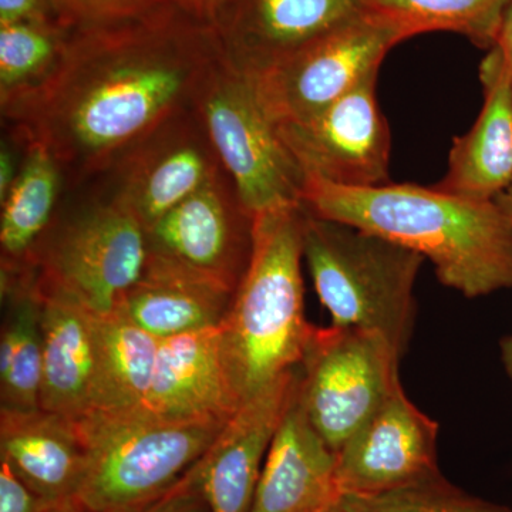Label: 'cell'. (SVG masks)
I'll use <instances>...</instances> for the list:
<instances>
[{"label":"cell","instance_id":"cell-1","mask_svg":"<svg viewBox=\"0 0 512 512\" xmlns=\"http://www.w3.org/2000/svg\"><path fill=\"white\" fill-rule=\"evenodd\" d=\"M214 29L183 8L72 33L42 86L0 104L15 136L49 148L72 183L107 173L194 103L220 56Z\"/></svg>","mask_w":512,"mask_h":512},{"label":"cell","instance_id":"cell-2","mask_svg":"<svg viewBox=\"0 0 512 512\" xmlns=\"http://www.w3.org/2000/svg\"><path fill=\"white\" fill-rule=\"evenodd\" d=\"M301 205L429 258L441 284L467 298L512 288V225L497 200L414 184L352 188L306 177Z\"/></svg>","mask_w":512,"mask_h":512},{"label":"cell","instance_id":"cell-3","mask_svg":"<svg viewBox=\"0 0 512 512\" xmlns=\"http://www.w3.org/2000/svg\"><path fill=\"white\" fill-rule=\"evenodd\" d=\"M305 218L301 204L255 215L251 261L220 325L222 355L241 404L301 366L315 328L305 318Z\"/></svg>","mask_w":512,"mask_h":512},{"label":"cell","instance_id":"cell-4","mask_svg":"<svg viewBox=\"0 0 512 512\" xmlns=\"http://www.w3.org/2000/svg\"><path fill=\"white\" fill-rule=\"evenodd\" d=\"M303 259L333 326L380 333L400 356L406 355L423 256L355 225L306 211Z\"/></svg>","mask_w":512,"mask_h":512},{"label":"cell","instance_id":"cell-5","mask_svg":"<svg viewBox=\"0 0 512 512\" xmlns=\"http://www.w3.org/2000/svg\"><path fill=\"white\" fill-rule=\"evenodd\" d=\"M76 421L86 470L74 507L133 512L170 490L210 450L225 424L175 423L144 412H89Z\"/></svg>","mask_w":512,"mask_h":512},{"label":"cell","instance_id":"cell-6","mask_svg":"<svg viewBox=\"0 0 512 512\" xmlns=\"http://www.w3.org/2000/svg\"><path fill=\"white\" fill-rule=\"evenodd\" d=\"M148 259L147 229L109 192L52 225L30 255L35 285L69 296L96 316L116 312Z\"/></svg>","mask_w":512,"mask_h":512},{"label":"cell","instance_id":"cell-7","mask_svg":"<svg viewBox=\"0 0 512 512\" xmlns=\"http://www.w3.org/2000/svg\"><path fill=\"white\" fill-rule=\"evenodd\" d=\"M222 170L252 215L301 204L306 174L268 116L251 77L222 52L192 103Z\"/></svg>","mask_w":512,"mask_h":512},{"label":"cell","instance_id":"cell-8","mask_svg":"<svg viewBox=\"0 0 512 512\" xmlns=\"http://www.w3.org/2000/svg\"><path fill=\"white\" fill-rule=\"evenodd\" d=\"M400 359L380 333L333 325L313 328L298 397L309 423L333 453L402 386Z\"/></svg>","mask_w":512,"mask_h":512},{"label":"cell","instance_id":"cell-9","mask_svg":"<svg viewBox=\"0 0 512 512\" xmlns=\"http://www.w3.org/2000/svg\"><path fill=\"white\" fill-rule=\"evenodd\" d=\"M406 39L389 20L362 10L251 80L276 126L298 123L379 73L387 53Z\"/></svg>","mask_w":512,"mask_h":512},{"label":"cell","instance_id":"cell-10","mask_svg":"<svg viewBox=\"0 0 512 512\" xmlns=\"http://www.w3.org/2000/svg\"><path fill=\"white\" fill-rule=\"evenodd\" d=\"M377 74L318 116L276 126L306 177L352 188L390 183L392 136L377 104Z\"/></svg>","mask_w":512,"mask_h":512},{"label":"cell","instance_id":"cell-11","mask_svg":"<svg viewBox=\"0 0 512 512\" xmlns=\"http://www.w3.org/2000/svg\"><path fill=\"white\" fill-rule=\"evenodd\" d=\"M254 224L222 171L147 229L148 252L235 293L251 261Z\"/></svg>","mask_w":512,"mask_h":512},{"label":"cell","instance_id":"cell-12","mask_svg":"<svg viewBox=\"0 0 512 512\" xmlns=\"http://www.w3.org/2000/svg\"><path fill=\"white\" fill-rule=\"evenodd\" d=\"M110 171L111 191L148 229L224 170L191 106L148 134Z\"/></svg>","mask_w":512,"mask_h":512},{"label":"cell","instance_id":"cell-13","mask_svg":"<svg viewBox=\"0 0 512 512\" xmlns=\"http://www.w3.org/2000/svg\"><path fill=\"white\" fill-rule=\"evenodd\" d=\"M439 424L400 386L336 454L342 495H377L440 476Z\"/></svg>","mask_w":512,"mask_h":512},{"label":"cell","instance_id":"cell-14","mask_svg":"<svg viewBox=\"0 0 512 512\" xmlns=\"http://www.w3.org/2000/svg\"><path fill=\"white\" fill-rule=\"evenodd\" d=\"M362 10L359 0H225L212 29L225 59L254 77Z\"/></svg>","mask_w":512,"mask_h":512},{"label":"cell","instance_id":"cell-15","mask_svg":"<svg viewBox=\"0 0 512 512\" xmlns=\"http://www.w3.org/2000/svg\"><path fill=\"white\" fill-rule=\"evenodd\" d=\"M301 366L239 407L198 461L210 512H251L266 453L298 389Z\"/></svg>","mask_w":512,"mask_h":512},{"label":"cell","instance_id":"cell-16","mask_svg":"<svg viewBox=\"0 0 512 512\" xmlns=\"http://www.w3.org/2000/svg\"><path fill=\"white\" fill-rule=\"evenodd\" d=\"M241 406L222 355L220 326L160 340L140 412L175 423L225 424Z\"/></svg>","mask_w":512,"mask_h":512},{"label":"cell","instance_id":"cell-17","mask_svg":"<svg viewBox=\"0 0 512 512\" xmlns=\"http://www.w3.org/2000/svg\"><path fill=\"white\" fill-rule=\"evenodd\" d=\"M340 498L336 454L309 423L296 389L266 453L251 512H329Z\"/></svg>","mask_w":512,"mask_h":512},{"label":"cell","instance_id":"cell-18","mask_svg":"<svg viewBox=\"0 0 512 512\" xmlns=\"http://www.w3.org/2000/svg\"><path fill=\"white\" fill-rule=\"evenodd\" d=\"M480 79L483 109L471 130L454 138L447 173L434 188L467 200L493 201L512 183V92L495 47L481 62Z\"/></svg>","mask_w":512,"mask_h":512},{"label":"cell","instance_id":"cell-19","mask_svg":"<svg viewBox=\"0 0 512 512\" xmlns=\"http://www.w3.org/2000/svg\"><path fill=\"white\" fill-rule=\"evenodd\" d=\"M0 460L46 503L74 507L86 470V450L76 421L40 407H2Z\"/></svg>","mask_w":512,"mask_h":512},{"label":"cell","instance_id":"cell-20","mask_svg":"<svg viewBox=\"0 0 512 512\" xmlns=\"http://www.w3.org/2000/svg\"><path fill=\"white\" fill-rule=\"evenodd\" d=\"M42 305L43 375L39 407L77 420L92 409L96 315L69 296L36 286Z\"/></svg>","mask_w":512,"mask_h":512},{"label":"cell","instance_id":"cell-21","mask_svg":"<svg viewBox=\"0 0 512 512\" xmlns=\"http://www.w3.org/2000/svg\"><path fill=\"white\" fill-rule=\"evenodd\" d=\"M234 292L163 256L150 254L116 312L157 339L217 328Z\"/></svg>","mask_w":512,"mask_h":512},{"label":"cell","instance_id":"cell-22","mask_svg":"<svg viewBox=\"0 0 512 512\" xmlns=\"http://www.w3.org/2000/svg\"><path fill=\"white\" fill-rule=\"evenodd\" d=\"M22 141L25 147L18 178L0 201V248L2 268L28 265L40 239L52 227L62 192V165L49 148L37 141Z\"/></svg>","mask_w":512,"mask_h":512},{"label":"cell","instance_id":"cell-23","mask_svg":"<svg viewBox=\"0 0 512 512\" xmlns=\"http://www.w3.org/2000/svg\"><path fill=\"white\" fill-rule=\"evenodd\" d=\"M97 365L90 412H140L153 382L160 339L119 312L96 316Z\"/></svg>","mask_w":512,"mask_h":512},{"label":"cell","instance_id":"cell-24","mask_svg":"<svg viewBox=\"0 0 512 512\" xmlns=\"http://www.w3.org/2000/svg\"><path fill=\"white\" fill-rule=\"evenodd\" d=\"M9 318L0 339V396L3 409H39L43 375L42 305L35 276L6 295Z\"/></svg>","mask_w":512,"mask_h":512},{"label":"cell","instance_id":"cell-25","mask_svg":"<svg viewBox=\"0 0 512 512\" xmlns=\"http://www.w3.org/2000/svg\"><path fill=\"white\" fill-rule=\"evenodd\" d=\"M362 9L389 20L407 39L453 32L491 49L512 0H359Z\"/></svg>","mask_w":512,"mask_h":512},{"label":"cell","instance_id":"cell-26","mask_svg":"<svg viewBox=\"0 0 512 512\" xmlns=\"http://www.w3.org/2000/svg\"><path fill=\"white\" fill-rule=\"evenodd\" d=\"M70 36L60 23L0 26V104L42 86L59 66Z\"/></svg>","mask_w":512,"mask_h":512},{"label":"cell","instance_id":"cell-27","mask_svg":"<svg viewBox=\"0 0 512 512\" xmlns=\"http://www.w3.org/2000/svg\"><path fill=\"white\" fill-rule=\"evenodd\" d=\"M340 512H512L474 497L440 476L377 495H342Z\"/></svg>","mask_w":512,"mask_h":512},{"label":"cell","instance_id":"cell-28","mask_svg":"<svg viewBox=\"0 0 512 512\" xmlns=\"http://www.w3.org/2000/svg\"><path fill=\"white\" fill-rule=\"evenodd\" d=\"M69 32H92L153 18L180 6L178 0H50ZM181 8V6H180Z\"/></svg>","mask_w":512,"mask_h":512},{"label":"cell","instance_id":"cell-29","mask_svg":"<svg viewBox=\"0 0 512 512\" xmlns=\"http://www.w3.org/2000/svg\"><path fill=\"white\" fill-rule=\"evenodd\" d=\"M197 464L170 490L133 512H210L198 480Z\"/></svg>","mask_w":512,"mask_h":512},{"label":"cell","instance_id":"cell-30","mask_svg":"<svg viewBox=\"0 0 512 512\" xmlns=\"http://www.w3.org/2000/svg\"><path fill=\"white\" fill-rule=\"evenodd\" d=\"M53 507L23 483L12 468L0 460V512H55Z\"/></svg>","mask_w":512,"mask_h":512},{"label":"cell","instance_id":"cell-31","mask_svg":"<svg viewBox=\"0 0 512 512\" xmlns=\"http://www.w3.org/2000/svg\"><path fill=\"white\" fill-rule=\"evenodd\" d=\"M15 23L60 22L50 0H0V26Z\"/></svg>","mask_w":512,"mask_h":512},{"label":"cell","instance_id":"cell-32","mask_svg":"<svg viewBox=\"0 0 512 512\" xmlns=\"http://www.w3.org/2000/svg\"><path fill=\"white\" fill-rule=\"evenodd\" d=\"M15 151L8 141H2V148H0V201L8 195L10 188L18 178L20 164L22 160H16Z\"/></svg>","mask_w":512,"mask_h":512},{"label":"cell","instance_id":"cell-33","mask_svg":"<svg viewBox=\"0 0 512 512\" xmlns=\"http://www.w3.org/2000/svg\"><path fill=\"white\" fill-rule=\"evenodd\" d=\"M495 49L500 52L503 57L505 72H507L508 82H510L512 92V3L510 8L505 12L503 25L498 32L497 40H495Z\"/></svg>","mask_w":512,"mask_h":512},{"label":"cell","instance_id":"cell-34","mask_svg":"<svg viewBox=\"0 0 512 512\" xmlns=\"http://www.w3.org/2000/svg\"><path fill=\"white\" fill-rule=\"evenodd\" d=\"M225 0H178L181 8L212 28Z\"/></svg>","mask_w":512,"mask_h":512},{"label":"cell","instance_id":"cell-35","mask_svg":"<svg viewBox=\"0 0 512 512\" xmlns=\"http://www.w3.org/2000/svg\"><path fill=\"white\" fill-rule=\"evenodd\" d=\"M500 350L501 360H503L505 373H507L508 379H510L512 386V335L507 336V338L501 340Z\"/></svg>","mask_w":512,"mask_h":512},{"label":"cell","instance_id":"cell-36","mask_svg":"<svg viewBox=\"0 0 512 512\" xmlns=\"http://www.w3.org/2000/svg\"><path fill=\"white\" fill-rule=\"evenodd\" d=\"M497 201L500 202L501 207H503V210L505 211V214H507L508 220H510L512 225V183L510 184V187L503 192V194L498 195Z\"/></svg>","mask_w":512,"mask_h":512},{"label":"cell","instance_id":"cell-37","mask_svg":"<svg viewBox=\"0 0 512 512\" xmlns=\"http://www.w3.org/2000/svg\"><path fill=\"white\" fill-rule=\"evenodd\" d=\"M55 512H89V511H83V510H80V508H76V507H66V508H60V510H57Z\"/></svg>","mask_w":512,"mask_h":512},{"label":"cell","instance_id":"cell-38","mask_svg":"<svg viewBox=\"0 0 512 512\" xmlns=\"http://www.w3.org/2000/svg\"><path fill=\"white\" fill-rule=\"evenodd\" d=\"M338 504H339V503H338ZM329 512H340V511H339V508H338V505H336V507H335V508H333V510H332V511H329Z\"/></svg>","mask_w":512,"mask_h":512}]
</instances>
